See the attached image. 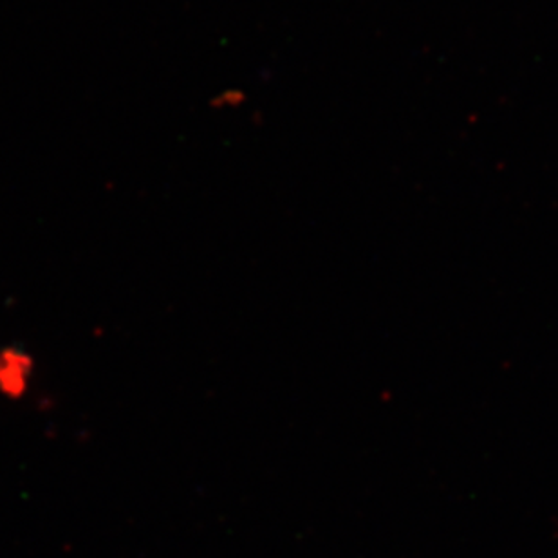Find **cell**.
I'll return each instance as SVG.
<instances>
[{
  "mask_svg": "<svg viewBox=\"0 0 558 558\" xmlns=\"http://www.w3.org/2000/svg\"><path fill=\"white\" fill-rule=\"evenodd\" d=\"M37 362L26 348L8 343L0 345V396L10 401H21L32 389Z\"/></svg>",
  "mask_w": 558,
  "mask_h": 558,
  "instance_id": "1",
  "label": "cell"
}]
</instances>
